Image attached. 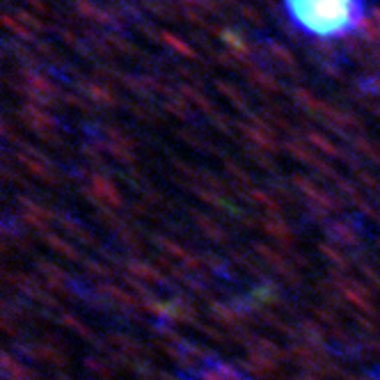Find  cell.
Segmentation results:
<instances>
[{"mask_svg": "<svg viewBox=\"0 0 380 380\" xmlns=\"http://www.w3.org/2000/svg\"><path fill=\"white\" fill-rule=\"evenodd\" d=\"M296 30L314 39H339L362 28L366 0H284Z\"/></svg>", "mask_w": 380, "mask_h": 380, "instance_id": "cell-1", "label": "cell"}, {"mask_svg": "<svg viewBox=\"0 0 380 380\" xmlns=\"http://www.w3.org/2000/svg\"><path fill=\"white\" fill-rule=\"evenodd\" d=\"M362 35L371 37L373 42H380V12L378 10L366 14L364 23H362Z\"/></svg>", "mask_w": 380, "mask_h": 380, "instance_id": "cell-2", "label": "cell"}]
</instances>
